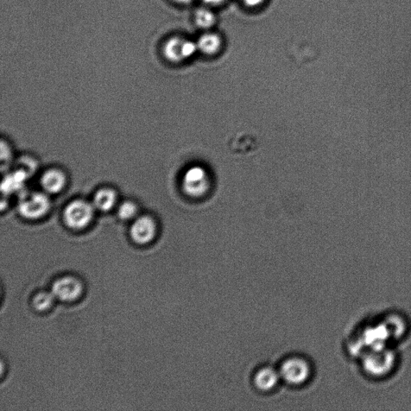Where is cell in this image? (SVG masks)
I'll return each instance as SVG.
<instances>
[{
    "instance_id": "30bf717a",
    "label": "cell",
    "mask_w": 411,
    "mask_h": 411,
    "mask_svg": "<svg viewBox=\"0 0 411 411\" xmlns=\"http://www.w3.org/2000/svg\"><path fill=\"white\" fill-rule=\"evenodd\" d=\"M197 44L201 53L212 56L219 52L222 47V39L217 33H206L199 38Z\"/></svg>"
},
{
    "instance_id": "3957f363",
    "label": "cell",
    "mask_w": 411,
    "mask_h": 411,
    "mask_svg": "<svg viewBox=\"0 0 411 411\" xmlns=\"http://www.w3.org/2000/svg\"><path fill=\"white\" fill-rule=\"evenodd\" d=\"M199 51L197 42L183 39L180 37H172L163 46V54L165 58L174 63L187 61Z\"/></svg>"
},
{
    "instance_id": "52a82bcc",
    "label": "cell",
    "mask_w": 411,
    "mask_h": 411,
    "mask_svg": "<svg viewBox=\"0 0 411 411\" xmlns=\"http://www.w3.org/2000/svg\"><path fill=\"white\" fill-rule=\"evenodd\" d=\"M281 382L282 381L279 370L271 366H263L258 369L252 378L254 387L262 393H271L274 391Z\"/></svg>"
},
{
    "instance_id": "5bb4252c",
    "label": "cell",
    "mask_w": 411,
    "mask_h": 411,
    "mask_svg": "<svg viewBox=\"0 0 411 411\" xmlns=\"http://www.w3.org/2000/svg\"><path fill=\"white\" fill-rule=\"evenodd\" d=\"M55 296L53 293H41L36 295L34 298V306L38 311H44L52 306Z\"/></svg>"
},
{
    "instance_id": "8992f818",
    "label": "cell",
    "mask_w": 411,
    "mask_h": 411,
    "mask_svg": "<svg viewBox=\"0 0 411 411\" xmlns=\"http://www.w3.org/2000/svg\"><path fill=\"white\" fill-rule=\"evenodd\" d=\"M83 287L77 278L65 276L56 281L53 286V293L56 298L63 301H73L82 293Z\"/></svg>"
},
{
    "instance_id": "ac0fdd59",
    "label": "cell",
    "mask_w": 411,
    "mask_h": 411,
    "mask_svg": "<svg viewBox=\"0 0 411 411\" xmlns=\"http://www.w3.org/2000/svg\"><path fill=\"white\" fill-rule=\"evenodd\" d=\"M173 1L179 4L186 5L192 3L193 0H173Z\"/></svg>"
},
{
    "instance_id": "277c9868",
    "label": "cell",
    "mask_w": 411,
    "mask_h": 411,
    "mask_svg": "<svg viewBox=\"0 0 411 411\" xmlns=\"http://www.w3.org/2000/svg\"><path fill=\"white\" fill-rule=\"evenodd\" d=\"M94 214L93 206L83 200H75L65 210L66 224L73 229H82L91 222Z\"/></svg>"
},
{
    "instance_id": "9c48e42d",
    "label": "cell",
    "mask_w": 411,
    "mask_h": 411,
    "mask_svg": "<svg viewBox=\"0 0 411 411\" xmlns=\"http://www.w3.org/2000/svg\"><path fill=\"white\" fill-rule=\"evenodd\" d=\"M66 176L61 170L53 169L44 173L41 178V185L44 191L56 194L62 191L66 186Z\"/></svg>"
},
{
    "instance_id": "ba28073f",
    "label": "cell",
    "mask_w": 411,
    "mask_h": 411,
    "mask_svg": "<svg viewBox=\"0 0 411 411\" xmlns=\"http://www.w3.org/2000/svg\"><path fill=\"white\" fill-rule=\"evenodd\" d=\"M156 234V224L154 220L148 217L138 218L130 229L132 239L137 244L150 243Z\"/></svg>"
},
{
    "instance_id": "5b68a950",
    "label": "cell",
    "mask_w": 411,
    "mask_h": 411,
    "mask_svg": "<svg viewBox=\"0 0 411 411\" xmlns=\"http://www.w3.org/2000/svg\"><path fill=\"white\" fill-rule=\"evenodd\" d=\"M50 208V200L43 193L24 194L19 202V212L27 219H39L46 214Z\"/></svg>"
},
{
    "instance_id": "8fae6325",
    "label": "cell",
    "mask_w": 411,
    "mask_h": 411,
    "mask_svg": "<svg viewBox=\"0 0 411 411\" xmlns=\"http://www.w3.org/2000/svg\"><path fill=\"white\" fill-rule=\"evenodd\" d=\"M117 196L111 189H101L94 196L93 206L101 212H108L115 205Z\"/></svg>"
},
{
    "instance_id": "9a60e30c",
    "label": "cell",
    "mask_w": 411,
    "mask_h": 411,
    "mask_svg": "<svg viewBox=\"0 0 411 411\" xmlns=\"http://www.w3.org/2000/svg\"><path fill=\"white\" fill-rule=\"evenodd\" d=\"M137 209L136 205L132 202H125L118 208V216L123 219H130L135 216Z\"/></svg>"
},
{
    "instance_id": "7c38bea8",
    "label": "cell",
    "mask_w": 411,
    "mask_h": 411,
    "mask_svg": "<svg viewBox=\"0 0 411 411\" xmlns=\"http://www.w3.org/2000/svg\"><path fill=\"white\" fill-rule=\"evenodd\" d=\"M27 180V174L24 170H18L5 177L2 183V191L4 193H12L20 191Z\"/></svg>"
},
{
    "instance_id": "6da1fadb",
    "label": "cell",
    "mask_w": 411,
    "mask_h": 411,
    "mask_svg": "<svg viewBox=\"0 0 411 411\" xmlns=\"http://www.w3.org/2000/svg\"><path fill=\"white\" fill-rule=\"evenodd\" d=\"M278 370L281 381L294 387H303L311 381L313 374L311 363L301 355H293L284 359Z\"/></svg>"
},
{
    "instance_id": "2e32d148",
    "label": "cell",
    "mask_w": 411,
    "mask_h": 411,
    "mask_svg": "<svg viewBox=\"0 0 411 411\" xmlns=\"http://www.w3.org/2000/svg\"><path fill=\"white\" fill-rule=\"evenodd\" d=\"M246 7L255 9L260 7L264 2L265 0H240Z\"/></svg>"
},
{
    "instance_id": "7a4b0ae2",
    "label": "cell",
    "mask_w": 411,
    "mask_h": 411,
    "mask_svg": "<svg viewBox=\"0 0 411 411\" xmlns=\"http://www.w3.org/2000/svg\"><path fill=\"white\" fill-rule=\"evenodd\" d=\"M182 187L185 192L194 198H200L209 192L212 188V176L207 169L201 166L189 168L183 175Z\"/></svg>"
},
{
    "instance_id": "e0dca14e",
    "label": "cell",
    "mask_w": 411,
    "mask_h": 411,
    "mask_svg": "<svg viewBox=\"0 0 411 411\" xmlns=\"http://www.w3.org/2000/svg\"><path fill=\"white\" fill-rule=\"evenodd\" d=\"M207 6L209 7H214V6H220L224 4L227 0H202Z\"/></svg>"
},
{
    "instance_id": "4fadbf2b",
    "label": "cell",
    "mask_w": 411,
    "mask_h": 411,
    "mask_svg": "<svg viewBox=\"0 0 411 411\" xmlns=\"http://www.w3.org/2000/svg\"><path fill=\"white\" fill-rule=\"evenodd\" d=\"M194 22L199 28L209 30L216 24L217 16L208 6V7L200 8L195 11Z\"/></svg>"
}]
</instances>
